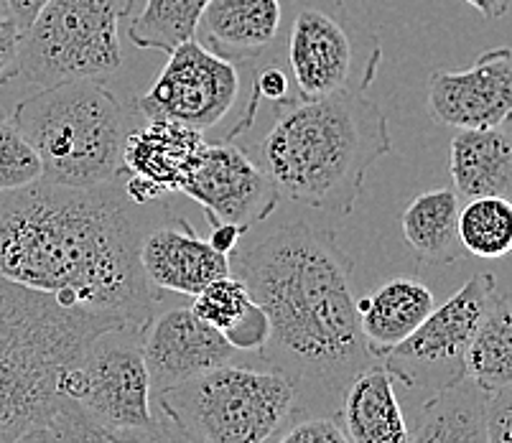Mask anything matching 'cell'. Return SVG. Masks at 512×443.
<instances>
[{
    "instance_id": "4",
    "label": "cell",
    "mask_w": 512,
    "mask_h": 443,
    "mask_svg": "<svg viewBox=\"0 0 512 443\" xmlns=\"http://www.w3.org/2000/svg\"><path fill=\"white\" fill-rule=\"evenodd\" d=\"M123 324L0 278V443L51 423L62 372L102 331Z\"/></svg>"
},
{
    "instance_id": "19",
    "label": "cell",
    "mask_w": 512,
    "mask_h": 443,
    "mask_svg": "<svg viewBox=\"0 0 512 443\" xmlns=\"http://www.w3.org/2000/svg\"><path fill=\"white\" fill-rule=\"evenodd\" d=\"M434 291L416 278H393L357 301L360 331L367 352L383 359L408 339L434 311Z\"/></svg>"
},
{
    "instance_id": "36",
    "label": "cell",
    "mask_w": 512,
    "mask_h": 443,
    "mask_svg": "<svg viewBox=\"0 0 512 443\" xmlns=\"http://www.w3.org/2000/svg\"><path fill=\"white\" fill-rule=\"evenodd\" d=\"M0 16H8V11H6V0H0Z\"/></svg>"
},
{
    "instance_id": "30",
    "label": "cell",
    "mask_w": 512,
    "mask_h": 443,
    "mask_svg": "<svg viewBox=\"0 0 512 443\" xmlns=\"http://www.w3.org/2000/svg\"><path fill=\"white\" fill-rule=\"evenodd\" d=\"M484 436L487 443H512V385L487 393Z\"/></svg>"
},
{
    "instance_id": "1",
    "label": "cell",
    "mask_w": 512,
    "mask_h": 443,
    "mask_svg": "<svg viewBox=\"0 0 512 443\" xmlns=\"http://www.w3.org/2000/svg\"><path fill=\"white\" fill-rule=\"evenodd\" d=\"M352 270L337 235L309 222L230 253V273L268 319L260 362L296 387L293 415H337L352 377L380 362L362 339Z\"/></svg>"
},
{
    "instance_id": "31",
    "label": "cell",
    "mask_w": 512,
    "mask_h": 443,
    "mask_svg": "<svg viewBox=\"0 0 512 443\" xmlns=\"http://www.w3.org/2000/svg\"><path fill=\"white\" fill-rule=\"evenodd\" d=\"M18 46L21 29L11 16H0V87L11 85L18 77Z\"/></svg>"
},
{
    "instance_id": "24",
    "label": "cell",
    "mask_w": 512,
    "mask_h": 443,
    "mask_svg": "<svg viewBox=\"0 0 512 443\" xmlns=\"http://www.w3.org/2000/svg\"><path fill=\"white\" fill-rule=\"evenodd\" d=\"M467 377L484 393L512 385V303L507 293L495 291L490 309L479 321L467 349Z\"/></svg>"
},
{
    "instance_id": "22",
    "label": "cell",
    "mask_w": 512,
    "mask_h": 443,
    "mask_svg": "<svg viewBox=\"0 0 512 443\" xmlns=\"http://www.w3.org/2000/svg\"><path fill=\"white\" fill-rule=\"evenodd\" d=\"M484 400L487 393L469 377L431 395L418 410L411 443H487Z\"/></svg>"
},
{
    "instance_id": "10",
    "label": "cell",
    "mask_w": 512,
    "mask_h": 443,
    "mask_svg": "<svg viewBox=\"0 0 512 443\" xmlns=\"http://www.w3.org/2000/svg\"><path fill=\"white\" fill-rule=\"evenodd\" d=\"M242 90L240 64L189 39L169 51L151 90L136 100V110L146 120H174L199 133L217 128Z\"/></svg>"
},
{
    "instance_id": "7",
    "label": "cell",
    "mask_w": 512,
    "mask_h": 443,
    "mask_svg": "<svg viewBox=\"0 0 512 443\" xmlns=\"http://www.w3.org/2000/svg\"><path fill=\"white\" fill-rule=\"evenodd\" d=\"M133 0H49L21 31L18 74L36 87L105 82L123 67L120 21Z\"/></svg>"
},
{
    "instance_id": "26",
    "label": "cell",
    "mask_w": 512,
    "mask_h": 443,
    "mask_svg": "<svg viewBox=\"0 0 512 443\" xmlns=\"http://www.w3.org/2000/svg\"><path fill=\"white\" fill-rule=\"evenodd\" d=\"M207 0H146V8L130 23V41L138 49L166 51L194 39Z\"/></svg>"
},
{
    "instance_id": "25",
    "label": "cell",
    "mask_w": 512,
    "mask_h": 443,
    "mask_svg": "<svg viewBox=\"0 0 512 443\" xmlns=\"http://www.w3.org/2000/svg\"><path fill=\"white\" fill-rule=\"evenodd\" d=\"M51 426L67 443H199L179 426L158 415L151 426L143 428H107L92 421L85 410L72 400H62L59 410L51 418Z\"/></svg>"
},
{
    "instance_id": "5",
    "label": "cell",
    "mask_w": 512,
    "mask_h": 443,
    "mask_svg": "<svg viewBox=\"0 0 512 443\" xmlns=\"http://www.w3.org/2000/svg\"><path fill=\"white\" fill-rule=\"evenodd\" d=\"M36 151L41 179L59 186L120 184L130 115L105 82L44 87L11 113Z\"/></svg>"
},
{
    "instance_id": "32",
    "label": "cell",
    "mask_w": 512,
    "mask_h": 443,
    "mask_svg": "<svg viewBox=\"0 0 512 443\" xmlns=\"http://www.w3.org/2000/svg\"><path fill=\"white\" fill-rule=\"evenodd\" d=\"M209 230H212L207 237L209 245H212L217 253H225V255L235 253L237 245H240V240H242V235H245V230L237 225H214V227H209Z\"/></svg>"
},
{
    "instance_id": "13",
    "label": "cell",
    "mask_w": 512,
    "mask_h": 443,
    "mask_svg": "<svg viewBox=\"0 0 512 443\" xmlns=\"http://www.w3.org/2000/svg\"><path fill=\"white\" fill-rule=\"evenodd\" d=\"M207 135L174 120H148L133 128L123 146V186L133 204L181 194L197 166Z\"/></svg>"
},
{
    "instance_id": "15",
    "label": "cell",
    "mask_w": 512,
    "mask_h": 443,
    "mask_svg": "<svg viewBox=\"0 0 512 443\" xmlns=\"http://www.w3.org/2000/svg\"><path fill=\"white\" fill-rule=\"evenodd\" d=\"M141 268L158 293L194 298L212 281L230 275V255L217 253L184 217H174L143 235Z\"/></svg>"
},
{
    "instance_id": "16",
    "label": "cell",
    "mask_w": 512,
    "mask_h": 443,
    "mask_svg": "<svg viewBox=\"0 0 512 443\" xmlns=\"http://www.w3.org/2000/svg\"><path fill=\"white\" fill-rule=\"evenodd\" d=\"M288 69L299 97H324L347 87L352 41L342 23L319 8H301L288 34Z\"/></svg>"
},
{
    "instance_id": "17",
    "label": "cell",
    "mask_w": 512,
    "mask_h": 443,
    "mask_svg": "<svg viewBox=\"0 0 512 443\" xmlns=\"http://www.w3.org/2000/svg\"><path fill=\"white\" fill-rule=\"evenodd\" d=\"M281 21V0H207L194 39L242 67L271 51Z\"/></svg>"
},
{
    "instance_id": "34",
    "label": "cell",
    "mask_w": 512,
    "mask_h": 443,
    "mask_svg": "<svg viewBox=\"0 0 512 443\" xmlns=\"http://www.w3.org/2000/svg\"><path fill=\"white\" fill-rule=\"evenodd\" d=\"M11 443H67L62 436H59V431L51 423H44V426H36V428H29V431H23L21 436L13 438Z\"/></svg>"
},
{
    "instance_id": "6",
    "label": "cell",
    "mask_w": 512,
    "mask_h": 443,
    "mask_svg": "<svg viewBox=\"0 0 512 443\" xmlns=\"http://www.w3.org/2000/svg\"><path fill=\"white\" fill-rule=\"evenodd\" d=\"M158 415L199 443H268L296 410L281 372L225 365L153 393Z\"/></svg>"
},
{
    "instance_id": "9",
    "label": "cell",
    "mask_w": 512,
    "mask_h": 443,
    "mask_svg": "<svg viewBox=\"0 0 512 443\" xmlns=\"http://www.w3.org/2000/svg\"><path fill=\"white\" fill-rule=\"evenodd\" d=\"M495 291V275L477 273L441 306H434L411 337L380 359L393 382L431 398L464 380L467 349Z\"/></svg>"
},
{
    "instance_id": "11",
    "label": "cell",
    "mask_w": 512,
    "mask_h": 443,
    "mask_svg": "<svg viewBox=\"0 0 512 443\" xmlns=\"http://www.w3.org/2000/svg\"><path fill=\"white\" fill-rule=\"evenodd\" d=\"M181 194L202 204L209 227L237 225L245 232L265 222L281 202L263 166L230 141L204 143Z\"/></svg>"
},
{
    "instance_id": "21",
    "label": "cell",
    "mask_w": 512,
    "mask_h": 443,
    "mask_svg": "<svg viewBox=\"0 0 512 443\" xmlns=\"http://www.w3.org/2000/svg\"><path fill=\"white\" fill-rule=\"evenodd\" d=\"M403 237L421 263L451 265L467 255L459 240V197L454 189H431L403 212Z\"/></svg>"
},
{
    "instance_id": "35",
    "label": "cell",
    "mask_w": 512,
    "mask_h": 443,
    "mask_svg": "<svg viewBox=\"0 0 512 443\" xmlns=\"http://www.w3.org/2000/svg\"><path fill=\"white\" fill-rule=\"evenodd\" d=\"M464 3H469L474 11H479L484 18H490V21L505 16L507 8H510V0H464Z\"/></svg>"
},
{
    "instance_id": "20",
    "label": "cell",
    "mask_w": 512,
    "mask_h": 443,
    "mask_svg": "<svg viewBox=\"0 0 512 443\" xmlns=\"http://www.w3.org/2000/svg\"><path fill=\"white\" fill-rule=\"evenodd\" d=\"M449 174L459 199H507L512 191L510 135L500 128L459 130L449 146Z\"/></svg>"
},
{
    "instance_id": "37",
    "label": "cell",
    "mask_w": 512,
    "mask_h": 443,
    "mask_svg": "<svg viewBox=\"0 0 512 443\" xmlns=\"http://www.w3.org/2000/svg\"><path fill=\"white\" fill-rule=\"evenodd\" d=\"M334 3H339V0H334Z\"/></svg>"
},
{
    "instance_id": "8",
    "label": "cell",
    "mask_w": 512,
    "mask_h": 443,
    "mask_svg": "<svg viewBox=\"0 0 512 443\" xmlns=\"http://www.w3.org/2000/svg\"><path fill=\"white\" fill-rule=\"evenodd\" d=\"M143 329L123 324L102 331L59 377V395L107 428L151 426V375L143 359Z\"/></svg>"
},
{
    "instance_id": "33",
    "label": "cell",
    "mask_w": 512,
    "mask_h": 443,
    "mask_svg": "<svg viewBox=\"0 0 512 443\" xmlns=\"http://www.w3.org/2000/svg\"><path fill=\"white\" fill-rule=\"evenodd\" d=\"M49 0H6V11L13 21L18 23V29H26L36 18V13L46 6Z\"/></svg>"
},
{
    "instance_id": "27",
    "label": "cell",
    "mask_w": 512,
    "mask_h": 443,
    "mask_svg": "<svg viewBox=\"0 0 512 443\" xmlns=\"http://www.w3.org/2000/svg\"><path fill=\"white\" fill-rule=\"evenodd\" d=\"M459 240L474 258H505L512 247V207L502 197L469 199L459 207Z\"/></svg>"
},
{
    "instance_id": "3",
    "label": "cell",
    "mask_w": 512,
    "mask_h": 443,
    "mask_svg": "<svg viewBox=\"0 0 512 443\" xmlns=\"http://www.w3.org/2000/svg\"><path fill=\"white\" fill-rule=\"evenodd\" d=\"M393 151L388 115L362 90L291 97L260 141V166L281 197L319 212L349 214L367 171Z\"/></svg>"
},
{
    "instance_id": "12",
    "label": "cell",
    "mask_w": 512,
    "mask_h": 443,
    "mask_svg": "<svg viewBox=\"0 0 512 443\" xmlns=\"http://www.w3.org/2000/svg\"><path fill=\"white\" fill-rule=\"evenodd\" d=\"M512 110V51H484L467 69H436L428 79V113L456 130L500 128Z\"/></svg>"
},
{
    "instance_id": "23",
    "label": "cell",
    "mask_w": 512,
    "mask_h": 443,
    "mask_svg": "<svg viewBox=\"0 0 512 443\" xmlns=\"http://www.w3.org/2000/svg\"><path fill=\"white\" fill-rule=\"evenodd\" d=\"M189 309L220 331L237 352L258 354L268 339V319L263 309L253 301L245 283L232 273L202 288Z\"/></svg>"
},
{
    "instance_id": "29",
    "label": "cell",
    "mask_w": 512,
    "mask_h": 443,
    "mask_svg": "<svg viewBox=\"0 0 512 443\" xmlns=\"http://www.w3.org/2000/svg\"><path fill=\"white\" fill-rule=\"evenodd\" d=\"M268 443H349L337 415H291Z\"/></svg>"
},
{
    "instance_id": "2",
    "label": "cell",
    "mask_w": 512,
    "mask_h": 443,
    "mask_svg": "<svg viewBox=\"0 0 512 443\" xmlns=\"http://www.w3.org/2000/svg\"><path fill=\"white\" fill-rule=\"evenodd\" d=\"M120 184L34 181L0 191V278L146 326L161 293L141 268L143 232Z\"/></svg>"
},
{
    "instance_id": "18",
    "label": "cell",
    "mask_w": 512,
    "mask_h": 443,
    "mask_svg": "<svg viewBox=\"0 0 512 443\" xmlns=\"http://www.w3.org/2000/svg\"><path fill=\"white\" fill-rule=\"evenodd\" d=\"M337 421L349 443H411V426L383 362L367 365L344 387Z\"/></svg>"
},
{
    "instance_id": "14",
    "label": "cell",
    "mask_w": 512,
    "mask_h": 443,
    "mask_svg": "<svg viewBox=\"0 0 512 443\" xmlns=\"http://www.w3.org/2000/svg\"><path fill=\"white\" fill-rule=\"evenodd\" d=\"M240 354L189 306L153 314L143 329V359L151 375V393L217 367L237 365Z\"/></svg>"
},
{
    "instance_id": "28",
    "label": "cell",
    "mask_w": 512,
    "mask_h": 443,
    "mask_svg": "<svg viewBox=\"0 0 512 443\" xmlns=\"http://www.w3.org/2000/svg\"><path fill=\"white\" fill-rule=\"evenodd\" d=\"M41 179V163L11 115L0 113V191H13Z\"/></svg>"
}]
</instances>
